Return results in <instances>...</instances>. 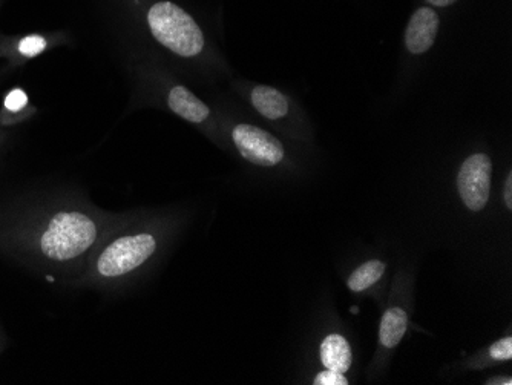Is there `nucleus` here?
I'll return each instance as SVG.
<instances>
[{
  "mask_svg": "<svg viewBox=\"0 0 512 385\" xmlns=\"http://www.w3.org/2000/svg\"><path fill=\"white\" fill-rule=\"evenodd\" d=\"M486 384L490 385H511L512 379L511 378H502V376H497V378H491L490 381L486 382Z\"/></svg>",
  "mask_w": 512,
  "mask_h": 385,
  "instance_id": "nucleus-18",
  "label": "nucleus"
},
{
  "mask_svg": "<svg viewBox=\"0 0 512 385\" xmlns=\"http://www.w3.org/2000/svg\"><path fill=\"white\" fill-rule=\"evenodd\" d=\"M168 106L178 117L194 125L206 122L211 116L209 106L204 105L194 93L181 85L174 86L169 91Z\"/></svg>",
  "mask_w": 512,
  "mask_h": 385,
  "instance_id": "nucleus-8",
  "label": "nucleus"
},
{
  "mask_svg": "<svg viewBox=\"0 0 512 385\" xmlns=\"http://www.w3.org/2000/svg\"><path fill=\"white\" fill-rule=\"evenodd\" d=\"M57 40L59 39L54 34L43 33L0 37V56L16 62H28L50 50Z\"/></svg>",
  "mask_w": 512,
  "mask_h": 385,
  "instance_id": "nucleus-7",
  "label": "nucleus"
},
{
  "mask_svg": "<svg viewBox=\"0 0 512 385\" xmlns=\"http://www.w3.org/2000/svg\"><path fill=\"white\" fill-rule=\"evenodd\" d=\"M2 4H4V0H0V7H2Z\"/></svg>",
  "mask_w": 512,
  "mask_h": 385,
  "instance_id": "nucleus-19",
  "label": "nucleus"
},
{
  "mask_svg": "<svg viewBox=\"0 0 512 385\" xmlns=\"http://www.w3.org/2000/svg\"><path fill=\"white\" fill-rule=\"evenodd\" d=\"M493 163L486 154H473L460 166L457 189L463 205L470 211L479 212L490 198Z\"/></svg>",
  "mask_w": 512,
  "mask_h": 385,
  "instance_id": "nucleus-5",
  "label": "nucleus"
},
{
  "mask_svg": "<svg viewBox=\"0 0 512 385\" xmlns=\"http://www.w3.org/2000/svg\"><path fill=\"white\" fill-rule=\"evenodd\" d=\"M315 385H347L348 381L344 373L336 372V370L327 369L325 372L319 373L315 378Z\"/></svg>",
  "mask_w": 512,
  "mask_h": 385,
  "instance_id": "nucleus-15",
  "label": "nucleus"
},
{
  "mask_svg": "<svg viewBox=\"0 0 512 385\" xmlns=\"http://www.w3.org/2000/svg\"><path fill=\"white\" fill-rule=\"evenodd\" d=\"M146 27L161 47L184 59L200 56L206 36L197 20L172 0H155L145 11Z\"/></svg>",
  "mask_w": 512,
  "mask_h": 385,
  "instance_id": "nucleus-1",
  "label": "nucleus"
},
{
  "mask_svg": "<svg viewBox=\"0 0 512 385\" xmlns=\"http://www.w3.org/2000/svg\"><path fill=\"white\" fill-rule=\"evenodd\" d=\"M0 139H2V134H0Z\"/></svg>",
  "mask_w": 512,
  "mask_h": 385,
  "instance_id": "nucleus-20",
  "label": "nucleus"
},
{
  "mask_svg": "<svg viewBox=\"0 0 512 385\" xmlns=\"http://www.w3.org/2000/svg\"><path fill=\"white\" fill-rule=\"evenodd\" d=\"M157 249V241L152 235L140 234L115 240L100 255L97 269L103 277H122L142 266Z\"/></svg>",
  "mask_w": 512,
  "mask_h": 385,
  "instance_id": "nucleus-3",
  "label": "nucleus"
},
{
  "mask_svg": "<svg viewBox=\"0 0 512 385\" xmlns=\"http://www.w3.org/2000/svg\"><path fill=\"white\" fill-rule=\"evenodd\" d=\"M503 200H505L506 208L512 209V174L506 178L505 191H503Z\"/></svg>",
  "mask_w": 512,
  "mask_h": 385,
  "instance_id": "nucleus-16",
  "label": "nucleus"
},
{
  "mask_svg": "<svg viewBox=\"0 0 512 385\" xmlns=\"http://www.w3.org/2000/svg\"><path fill=\"white\" fill-rule=\"evenodd\" d=\"M232 139L241 157L252 165L272 168L283 162L286 155L283 143L275 135L255 125L240 123L235 126Z\"/></svg>",
  "mask_w": 512,
  "mask_h": 385,
  "instance_id": "nucleus-4",
  "label": "nucleus"
},
{
  "mask_svg": "<svg viewBox=\"0 0 512 385\" xmlns=\"http://www.w3.org/2000/svg\"><path fill=\"white\" fill-rule=\"evenodd\" d=\"M425 2H427L428 7L448 8L456 4V2H459V0H425Z\"/></svg>",
  "mask_w": 512,
  "mask_h": 385,
  "instance_id": "nucleus-17",
  "label": "nucleus"
},
{
  "mask_svg": "<svg viewBox=\"0 0 512 385\" xmlns=\"http://www.w3.org/2000/svg\"><path fill=\"white\" fill-rule=\"evenodd\" d=\"M352 349L342 335L327 336L321 344V362L325 369L345 373L352 366Z\"/></svg>",
  "mask_w": 512,
  "mask_h": 385,
  "instance_id": "nucleus-10",
  "label": "nucleus"
},
{
  "mask_svg": "<svg viewBox=\"0 0 512 385\" xmlns=\"http://www.w3.org/2000/svg\"><path fill=\"white\" fill-rule=\"evenodd\" d=\"M250 103L256 112L270 122L284 119L289 112V100L272 86L258 85L250 93Z\"/></svg>",
  "mask_w": 512,
  "mask_h": 385,
  "instance_id": "nucleus-9",
  "label": "nucleus"
},
{
  "mask_svg": "<svg viewBox=\"0 0 512 385\" xmlns=\"http://www.w3.org/2000/svg\"><path fill=\"white\" fill-rule=\"evenodd\" d=\"M28 109V96L23 89L14 88L7 94L4 100V112L2 116L5 122L13 123V117L22 116Z\"/></svg>",
  "mask_w": 512,
  "mask_h": 385,
  "instance_id": "nucleus-13",
  "label": "nucleus"
},
{
  "mask_svg": "<svg viewBox=\"0 0 512 385\" xmlns=\"http://www.w3.org/2000/svg\"><path fill=\"white\" fill-rule=\"evenodd\" d=\"M96 237V224L91 218L82 212L60 211L46 221L36 249L46 260L65 263L85 254Z\"/></svg>",
  "mask_w": 512,
  "mask_h": 385,
  "instance_id": "nucleus-2",
  "label": "nucleus"
},
{
  "mask_svg": "<svg viewBox=\"0 0 512 385\" xmlns=\"http://www.w3.org/2000/svg\"><path fill=\"white\" fill-rule=\"evenodd\" d=\"M440 17L433 7H421L414 11L405 31V47L414 56L427 53L436 42Z\"/></svg>",
  "mask_w": 512,
  "mask_h": 385,
  "instance_id": "nucleus-6",
  "label": "nucleus"
},
{
  "mask_svg": "<svg viewBox=\"0 0 512 385\" xmlns=\"http://www.w3.org/2000/svg\"><path fill=\"white\" fill-rule=\"evenodd\" d=\"M385 272V264L379 260L368 261L362 264L353 272L352 277L348 278V289L353 292H362L368 287L378 283Z\"/></svg>",
  "mask_w": 512,
  "mask_h": 385,
  "instance_id": "nucleus-12",
  "label": "nucleus"
},
{
  "mask_svg": "<svg viewBox=\"0 0 512 385\" xmlns=\"http://www.w3.org/2000/svg\"><path fill=\"white\" fill-rule=\"evenodd\" d=\"M408 318L405 310L399 307H391L382 316L381 327H379V341L387 349H393L401 343L407 332Z\"/></svg>",
  "mask_w": 512,
  "mask_h": 385,
  "instance_id": "nucleus-11",
  "label": "nucleus"
},
{
  "mask_svg": "<svg viewBox=\"0 0 512 385\" xmlns=\"http://www.w3.org/2000/svg\"><path fill=\"white\" fill-rule=\"evenodd\" d=\"M491 358L496 361H509L512 358V338L506 336V338L499 339L497 343H494L490 347Z\"/></svg>",
  "mask_w": 512,
  "mask_h": 385,
  "instance_id": "nucleus-14",
  "label": "nucleus"
}]
</instances>
